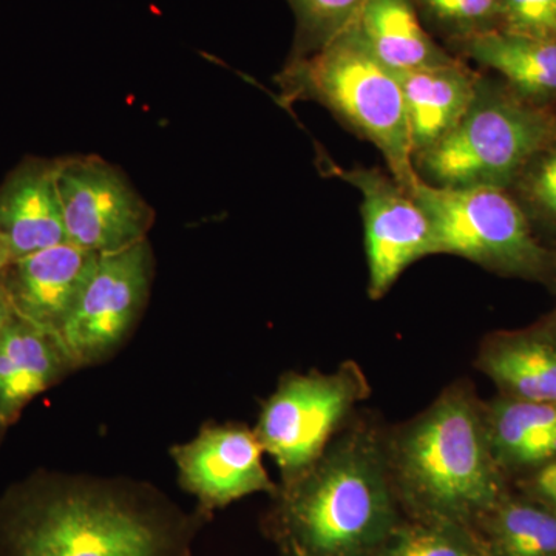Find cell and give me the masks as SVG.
I'll return each instance as SVG.
<instances>
[{
  "instance_id": "32",
  "label": "cell",
  "mask_w": 556,
  "mask_h": 556,
  "mask_svg": "<svg viewBox=\"0 0 556 556\" xmlns=\"http://www.w3.org/2000/svg\"><path fill=\"white\" fill-rule=\"evenodd\" d=\"M554 314H555V316H556V311H555V313H554Z\"/></svg>"
},
{
  "instance_id": "17",
  "label": "cell",
  "mask_w": 556,
  "mask_h": 556,
  "mask_svg": "<svg viewBox=\"0 0 556 556\" xmlns=\"http://www.w3.org/2000/svg\"><path fill=\"white\" fill-rule=\"evenodd\" d=\"M404 97L413 161L437 146L466 115L479 73L457 60L444 67L397 75Z\"/></svg>"
},
{
  "instance_id": "14",
  "label": "cell",
  "mask_w": 556,
  "mask_h": 556,
  "mask_svg": "<svg viewBox=\"0 0 556 556\" xmlns=\"http://www.w3.org/2000/svg\"><path fill=\"white\" fill-rule=\"evenodd\" d=\"M56 167L58 160L25 161L0 188V239L11 262L68 243Z\"/></svg>"
},
{
  "instance_id": "2",
  "label": "cell",
  "mask_w": 556,
  "mask_h": 556,
  "mask_svg": "<svg viewBox=\"0 0 556 556\" xmlns=\"http://www.w3.org/2000/svg\"><path fill=\"white\" fill-rule=\"evenodd\" d=\"M386 430L356 413L327 452L278 485L263 532L289 556H375L405 518L388 473Z\"/></svg>"
},
{
  "instance_id": "9",
  "label": "cell",
  "mask_w": 556,
  "mask_h": 556,
  "mask_svg": "<svg viewBox=\"0 0 556 556\" xmlns=\"http://www.w3.org/2000/svg\"><path fill=\"white\" fill-rule=\"evenodd\" d=\"M68 243L104 255L148 240L153 214L129 179L100 156L58 160Z\"/></svg>"
},
{
  "instance_id": "26",
  "label": "cell",
  "mask_w": 556,
  "mask_h": 556,
  "mask_svg": "<svg viewBox=\"0 0 556 556\" xmlns=\"http://www.w3.org/2000/svg\"><path fill=\"white\" fill-rule=\"evenodd\" d=\"M511 489L532 497L556 514V460L529 477L518 479Z\"/></svg>"
},
{
  "instance_id": "13",
  "label": "cell",
  "mask_w": 556,
  "mask_h": 556,
  "mask_svg": "<svg viewBox=\"0 0 556 556\" xmlns=\"http://www.w3.org/2000/svg\"><path fill=\"white\" fill-rule=\"evenodd\" d=\"M475 367L500 396L556 404V316L486 334Z\"/></svg>"
},
{
  "instance_id": "6",
  "label": "cell",
  "mask_w": 556,
  "mask_h": 556,
  "mask_svg": "<svg viewBox=\"0 0 556 556\" xmlns=\"http://www.w3.org/2000/svg\"><path fill=\"white\" fill-rule=\"evenodd\" d=\"M433 226L437 255L466 258L497 276L556 285V251L533 232L506 189H409Z\"/></svg>"
},
{
  "instance_id": "22",
  "label": "cell",
  "mask_w": 556,
  "mask_h": 556,
  "mask_svg": "<svg viewBox=\"0 0 556 556\" xmlns=\"http://www.w3.org/2000/svg\"><path fill=\"white\" fill-rule=\"evenodd\" d=\"M295 20L289 60H300L324 49L354 24L367 0H288Z\"/></svg>"
},
{
  "instance_id": "19",
  "label": "cell",
  "mask_w": 556,
  "mask_h": 556,
  "mask_svg": "<svg viewBox=\"0 0 556 556\" xmlns=\"http://www.w3.org/2000/svg\"><path fill=\"white\" fill-rule=\"evenodd\" d=\"M354 27L375 56L396 75L459 60L431 38L413 0H367Z\"/></svg>"
},
{
  "instance_id": "1",
  "label": "cell",
  "mask_w": 556,
  "mask_h": 556,
  "mask_svg": "<svg viewBox=\"0 0 556 556\" xmlns=\"http://www.w3.org/2000/svg\"><path fill=\"white\" fill-rule=\"evenodd\" d=\"M207 521L146 484L35 473L0 497V556H192Z\"/></svg>"
},
{
  "instance_id": "21",
  "label": "cell",
  "mask_w": 556,
  "mask_h": 556,
  "mask_svg": "<svg viewBox=\"0 0 556 556\" xmlns=\"http://www.w3.org/2000/svg\"><path fill=\"white\" fill-rule=\"evenodd\" d=\"M506 190L538 239L556 251V137L526 161Z\"/></svg>"
},
{
  "instance_id": "30",
  "label": "cell",
  "mask_w": 556,
  "mask_h": 556,
  "mask_svg": "<svg viewBox=\"0 0 556 556\" xmlns=\"http://www.w3.org/2000/svg\"><path fill=\"white\" fill-rule=\"evenodd\" d=\"M7 428H9V427H7L5 424H3V420L0 419V439H2L3 433H5Z\"/></svg>"
},
{
  "instance_id": "7",
  "label": "cell",
  "mask_w": 556,
  "mask_h": 556,
  "mask_svg": "<svg viewBox=\"0 0 556 556\" xmlns=\"http://www.w3.org/2000/svg\"><path fill=\"white\" fill-rule=\"evenodd\" d=\"M369 396L367 376L354 361L331 372L281 376L254 428L263 450L276 460L278 485L291 484L309 470Z\"/></svg>"
},
{
  "instance_id": "29",
  "label": "cell",
  "mask_w": 556,
  "mask_h": 556,
  "mask_svg": "<svg viewBox=\"0 0 556 556\" xmlns=\"http://www.w3.org/2000/svg\"><path fill=\"white\" fill-rule=\"evenodd\" d=\"M466 556H495V555H493L492 552H490L489 548H486L484 546V544H482V541L479 540V538H478L477 544H475L473 548H471V551L468 552V554Z\"/></svg>"
},
{
  "instance_id": "4",
  "label": "cell",
  "mask_w": 556,
  "mask_h": 556,
  "mask_svg": "<svg viewBox=\"0 0 556 556\" xmlns=\"http://www.w3.org/2000/svg\"><path fill=\"white\" fill-rule=\"evenodd\" d=\"M277 83L285 100L324 105L379 150L399 185L408 192L415 186L419 177L401 83L369 50L354 24L316 53L288 60Z\"/></svg>"
},
{
  "instance_id": "28",
  "label": "cell",
  "mask_w": 556,
  "mask_h": 556,
  "mask_svg": "<svg viewBox=\"0 0 556 556\" xmlns=\"http://www.w3.org/2000/svg\"><path fill=\"white\" fill-rule=\"evenodd\" d=\"M11 257L9 249H7L5 243H3L2 239H0V276H2L3 270H5L7 266L10 265Z\"/></svg>"
},
{
  "instance_id": "27",
  "label": "cell",
  "mask_w": 556,
  "mask_h": 556,
  "mask_svg": "<svg viewBox=\"0 0 556 556\" xmlns=\"http://www.w3.org/2000/svg\"><path fill=\"white\" fill-rule=\"evenodd\" d=\"M14 318H16V313H14L13 306H11L5 291H3L2 287H0V338H2V334L7 331V328L13 324Z\"/></svg>"
},
{
  "instance_id": "25",
  "label": "cell",
  "mask_w": 556,
  "mask_h": 556,
  "mask_svg": "<svg viewBox=\"0 0 556 556\" xmlns=\"http://www.w3.org/2000/svg\"><path fill=\"white\" fill-rule=\"evenodd\" d=\"M501 30L556 40V0H500Z\"/></svg>"
},
{
  "instance_id": "24",
  "label": "cell",
  "mask_w": 556,
  "mask_h": 556,
  "mask_svg": "<svg viewBox=\"0 0 556 556\" xmlns=\"http://www.w3.org/2000/svg\"><path fill=\"white\" fill-rule=\"evenodd\" d=\"M447 43L501 28L500 0H413Z\"/></svg>"
},
{
  "instance_id": "15",
  "label": "cell",
  "mask_w": 556,
  "mask_h": 556,
  "mask_svg": "<svg viewBox=\"0 0 556 556\" xmlns=\"http://www.w3.org/2000/svg\"><path fill=\"white\" fill-rule=\"evenodd\" d=\"M75 369L60 336L16 316L0 338V419L10 427L33 399Z\"/></svg>"
},
{
  "instance_id": "10",
  "label": "cell",
  "mask_w": 556,
  "mask_h": 556,
  "mask_svg": "<svg viewBox=\"0 0 556 556\" xmlns=\"http://www.w3.org/2000/svg\"><path fill=\"white\" fill-rule=\"evenodd\" d=\"M331 172L361 192L368 295L371 300L383 299L413 263L437 255L433 226L415 197L393 175L378 167L343 169L334 163Z\"/></svg>"
},
{
  "instance_id": "11",
  "label": "cell",
  "mask_w": 556,
  "mask_h": 556,
  "mask_svg": "<svg viewBox=\"0 0 556 556\" xmlns=\"http://www.w3.org/2000/svg\"><path fill=\"white\" fill-rule=\"evenodd\" d=\"M263 450L254 428L243 424H206L199 437L172 447L182 490L199 501L197 510L211 519L241 497L278 492L263 466Z\"/></svg>"
},
{
  "instance_id": "18",
  "label": "cell",
  "mask_w": 556,
  "mask_h": 556,
  "mask_svg": "<svg viewBox=\"0 0 556 556\" xmlns=\"http://www.w3.org/2000/svg\"><path fill=\"white\" fill-rule=\"evenodd\" d=\"M490 447L514 484L556 460V404L506 396L484 401Z\"/></svg>"
},
{
  "instance_id": "5",
  "label": "cell",
  "mask_w": 556,
  "mask_h": 556,
  "mask_svg": "<svg viewBox=\"0 0 556 556\" xmlns=\"http://www.w3.org/2000/svg\"><path fill=\"white\" fill-rule=\"evenodd\" d=\"M556 137V110L538 108L503 80L481 75L464 118L415 159L417 177L437 188L507 189L527 160Z\"/></svg>"
},
{
  "instance_id": "16",
  "label": "cell",
  "mask_w": 556,
  "mask_h": 556,
  "mask_svg": "<svg viewBox=\"0 0 556 556\" xmlns=\"http://www.w3.org/2000/svg\"><path fill=\"white\" fill-rule=\"evenodd\" d=\"M450 53L477 62L522 100L556 110V40L506 30L450 43Z\"/></svg>"
},
{
  "instance_id": "23",
  "label": "cell",
  "mask_w": 556,
  "mask_h": 556,
  "mask_svg": "<svg viewBox=\"0 0 556 556\" xmlns=\"http://www.w3.org/2000/svg\"><path fill=\"white\" fill-rule=\"evenodd\" d=\"M477 540L460 527L404 518L375 556H466Z\"/></svg>"
},
{
  "instance_id": "3",
  "label": "cell",
  "mask_w": 556,
  "mask_h": 556,
  "mask_svg": "<svg viewBox=\"0 0 556 556\" xmlns=\"http://www.w3.org/2000/svg\"><path fill=\"white\" fill-rule=\"evenodd\" d=\"M388 473L405 518L460 527L479 521L511 490L497 467L484 401L455 380L415 417L386 430Z\"/></svg>"
},
{
  "instance_id": "31",
  "label": "cell",
  "mask_w": 556,
  "mask_h": 556,
  "mask_svg": "<svg viewBox=\"0 0 556 556\" xmlns=\"http://www.w3.org/2000/svg\"><path fill=\"white\" fill-rule=\"evenodd\" d=\"M280 556H289V555H287V554H280Z\"/></svg>"
},
{
  "instance_id": "8",
  "label": "cell",
  "mask_w": 556,
  "mask_h": 556,
  "mask_svg": "<svg viewBox=\"0 0 556 556\" xmlns=\"http://www.w3.org/2000/svg\"><path fill=\"white\" fill-rule=\"evenodd\" d=\"M153 255L149 240L98 255L61 339L76 369L101 364L123 346L149 300Z\"/></svg>"
},
{
  "instance_id": "20",
  "label": "cell",
  "mask_w": 556,
  "mask_h": 556,
  "mask_svg": "<svg viewBox=\"0 0 556 556\" xmlns=\"http://www.w3.org/2000/svg\"><path fill=\"white\" fill-rule=\"evenodd\" d=\"M475 533L495 556H556V514L511 489Z\"/></svg>"
},
{
  "instance_id": "12",
  "label": "cell",
  "mask_w": 556,
  "mask_h": 556,
  "mask_svg": "<svg viewBox=\"0 0 556 556\" xmlns=\"http://www.w3.org/2000/svg\"><path fill=\"white\" fill-rule=\"evenodd\" d=\"M97 260L75 244H58L10 262L0 287L17 317L61 338Z\"/></svg>"
}]
</instances>
